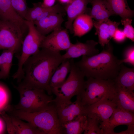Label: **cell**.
I'll use <instances>...</instances> for the list:
<instances>
[{
	"mask_svg": "<svg viewBox=\"0 0 134 134\" xmlns=\"http://www.w3.org/2000/svg\"><path fill=\"white\" fill-rule=\"evenodd\" d=\"M65 60L60 52L41 48L30 57L25 63L23 67V78L20 82L43 90L48 95H51L49 86L51 78Z\"/></svg>",
	"mask_w": 134,
	"mask_h": 134,
	"instance_id": "obj_1",
	"label": "cell"
},
{
	"mask_svg": "<svg viewBox=\"0 0 134 134\" xmlns=\"http://www.w3.org/2000/svg\"><path fill=\"white\" fill-rule=\"evenodd\" d=\"M105 46L100 53L91 56H82L75 63L87 78L114 80L118 75L121 64L119 60L114 54L110 43Z\"/></svg>",
	"mask_w": 134,
	"mask_h": 134,
	"instance_id": "obj_2",
	"label": "cell"
},
{
	"mask_svg": "<svg viewBox=\"0 0 134 134\" xmlns=\"http://www.w3.org/2000/svg\"><path fill=\"white\" fill-rule=\"evenodd\" d=\"M5 111L8 114L29 122L43 131L45 134H62L55 105L53 102L39 112L29 113L17 109L8 105Z\"/></svg>",
	"mask_w": 134,
	"mask_h": 134,
	"instance_id": "obj_3",
	"label": "cell"
},
{
	"mask_svg": "<svg viewBox=\"0 0 134 134\" xmlns=\"http://www.w3.org/2000/svg\"><path fill=\"white\" fill-rule=\"evenodd\" d=\"M70 59L71 67L68 77L61 86L51 89L52 94L56 96L54 99L55 103L70 101L73 97L81 95L85 90V76L76 65L73 59Z\"/></svg>",
	"mask_w": 134,
	"mask_h": 134,
	"instance_id": "obj_4",
	"label": "cell"
},
{
	"mask_svg": "<svg viewBox=\"0 0 134 134\" xmlns=\"http://www.w3.org/2000/svg\"><path fill=\"white\" fill-rule=\"evenodd\" d=\"M116 92L113 80L91 77L85 81V90L80 96L82 103L85 106L96 102L103 98L113 100Z\"/></svg>",
	"mask_w": 134,
	"mask_h": 134,
	"instance_id": "obj_5",
	"label": "cell"
},
{
	"mask_svg": "<svg viewBox=\"0 0 134 134\" xmlns=\"http://www.w3.org/2000/svg\"><path fill=\"white\" fill-rule=\"evenodd\" d=\"M25 21L28 31L22 43V52L18 61V68L15 72L18 76L22 74L24 65L28 59L40 50L46 36L37 31L33 22Z\"/></svg>",
	"mask_w": 134,
	"mask_h": 134,
	"instance_id": "obj_6",
	"label": "cell"
},
{
	"mask_svg": "<svg viewBox=\"0 0 134 134\" xmlns=\"http://www.w3.org/2000/svg\"><path fill=\"white\" fill-rule=\"evenodd\" d=\"M84 107L86 116L99 121L102 134H109V119L116 107L113 100L103 98L96 102Z\"/></svg>",
	"mask_w": 134,
	"mask_h": 134,
	"instance_id": "obj_7",
	"label": "cell"
},
{
	"mask_svg": "<svg viewBox=\"0 0 134 134\" xmlns=\"http://www.w3.org/2000/svg\"><path fill=\"white\" fill-rule=\"evenodd\" d=\"M24 35L15 24L0 20V49L12 50L16 53L22 46Z\"/></svg>",
	"mask_w": 134,
	"mask_h": 134,
	"instance_id": "obj_8",
	"label": "cell"
},
{
	"mask_svg": "<svg viewBox=\"0 0 134 134\" xmlns=\"http://www.w3.org/2000/svg\"><path fill=\"white\" fill-rule=\"evenodd\" d=\"M55 103L61 125L71 121L78 116L86 115L84 106L82 102L80 95L77 96L74 102L71 101Z\"/></svg>",
	"mask_w": 134,
	"mask_h": 134,
	"instance_id": "obj_9",
	"label": "cell"
},
{
	"mask_svg": "<svg viewBox=\"0 0 134 134\" xmlns=\"http://www.w3.org/2000/svg\"><path fill=\"white\" fill-rule=\"evenodd\" d=\"M1 114L5 122L9 134H45L43 131L32 124L23 121L19 118L7 114L4 111H2Z\"/></svg>",
	"mask_w": 134,
	"mask_h": 134,
	"instance_id": "obj_10",
	"label": "cell"
},
{
	"mask_svg": "<svg viewBox=\"0 0 134 134\" xmlns=\"http://www.w3.org/2000/svg\"><path fill=\"white\" fill-rule=\"evenodd\" d=\"M67 30L62 28L56 29L45 36L41 48L60 52L66 50L71 45Z\"/></svg>",
	"mask_w": 134,
	"mask_h": 134,
	"instance_id": "obj_11",
	"label": "cell"
},
{
	"mask_svg": "<svg viewBox=\"0 0 134 134\" xmlns=\"http://www.w3.org/2000/svg\"><path fill=\"white\" fill-rule=\"evenodd\" d=\"M14 87L19 92L20 95L24 96L33 102L46 108L54 101L52 96L49 95L44 90L19 83Z\"/></svg>",
	"mask_w": 134,
	"mask_h": 134,
	"instance_id": "obj_12",
	"label": "cell"
},
{
	"mask_svg": "<svg viewBox=\"0 0 134 134\" xmlns=\"http://www.w3.org/2000/svg\"><path fill=\"white\" fill-rule=\"evenodd\" d=\"M98 42L92 40H88L83 43L77 41L72 43L62 56L64 59L77 58L81 56H91L99 53L96 48Z\"/></svg>",
	"mask_w": 134,
	"mask_h": 134,
	"instance_id": "obj_13",
	"label": "cell"
},
{
	"mask_svg": "<svg viewBox=\"0 0 134 134\" xmlns=\"http://www.w3.org/2000/svg\"><path fill=\"white\" fill-rule=\"evenodd\" d=\"M93 26L96 32L95 34L98 37V42L104 48L110 43L116 30L118 28L120 23L113 21L109 19L102 21L93 20Z\"/></svg>",
	"mask_w": 134,
	"mask_h": 134,
	"instance_id": "obj_14",
	"label": "cell"
},
{
	"mask_svg": "<svg viewBox=\"0 0 134 134\" xmlns=\"http://www.w3.org/2000/svg\"><path fill=\"white\" fill-rule=\"evenodd\" d=\"M92 0H72L69 4L64 6L67 16L65 23L66 29L73 33L72 24L75 18L82 13H87L91 9L87 7L89 3Z\"/></svg>",
	"mask_w": 134,
	"mask_h": 134,
	"instance_id": "obj_15",
	"label": "cell"
},
{
	"mask_svg": "<svg viewBox=\"0 0 134 134\" xmlns=\"http://www.w3.org/2000/svg\"><path fill=\"white\" fill-rule=\"evenodd\" d=\"M0 19L15 24L24 34L27 29H28L25 20L21 17L12 8L11 0H0Z\"/></svg>",
	"mask_w": 134,
	"mask_h": 134,
	"instance_id": "obj_16",
	"label": "cell"
},
{
	"mask_svg": "<svg viewBox=\"0 0 134 134\" xmlns=\"http://www.w3.org/2000/svg\"><path fill=\"white\" fill-rule=\"evenodd\" d=\"M63 15L62 14H53L34 24L37 31L42 34L46 36L50 32L62 28V24L64 21Z\"/></svg>",
	"mask_w": 134,
	"mask_h": 134,
	"instance_id": "obj_17",
	"label": "cell"
},
{
	"mask_svg": "<svg viewBox=\"0 0 134 134\" xmlns=\"http://www.w3.org/2000/svg\"><path fill=\"white\" fill-rule=\"evenodd\" d=\"M115 86L116 94L113 100L116 107L134 113L133 91L123 87Z\"/></svg>",
	"mask_w": 134,
	"mask_h": 134,
	"instance_id": "obj_18",
	"label": "cell"
},
{
	"mask_svg": "<svg viewBox=\"0 0 134 134\" xmlns=\"http://www.w3.org/2000/svg\"><path fill=\"white\" fill-rule=\"evenodd\" d=\"M134 124V114L116 107L109 121V134H115L114 129L119 125Z\"/></svg>",
	"mask_w": 134,
	"mask_h": 134,
	"instance_id": "obj_19",
	"label": "cell"
},
{
	"mask_svg": "<svg viewBox=\"0 0 134 134\" xmlns=\"http://www.w3.org/2000/svg\"><path fill=\"white\" fill-rule=\"evenodd\" d=\"M92 19L89 14L86 13L77 16L72 24L74 36L80 37L89 32L93 26Z\"/></svg>",
	"mask_w": 134,
	"mask_h": 134,
	"instance_id": "obj_20",
	"label": "cell"
},
{
	"mask_svg": "<svg viewBox=\"0 0 134 134\" xmlns=\"http://www.w3.org/2000/svg\"><path fill=\"white\" fill-rule=\"evenodd\" d=\"M71 67L70 59L65 60L59 66L50 80L49 86L51 90L53 88L59 87L64 83L67 75L70 71Z\"/></svg>",
	"mask_w": 134,
	"mask_h": 134,
	"instance_id": "obj_21",
	"label": "cell"
},
{
	"mask_svg": "<svg viewBox=\"0 0 134 134\" xmlns=\"http://www.w3.org/2000/svg\"><path fill=\"white\" fill-rule=\"evenodd\" d=\"M113 80L116 86L134 91V68L127 67L121 64L118 74Z\"/></svg>",
	"mask_w": 134,
	"mask_h": 134,
	"instance_id": "obj_22",
	"label": "cell"
},
{
	"mask_svg": "<svg viewBox=\"0 0 134 134\" xmlns=\"http://www.w3.org/2000/svg\"><path fill=\"white\" fill-rule=\"evenodd\" d=\"M86 115L78 116L61 125L62 134H80L84 131L87 123Z\"/></svg>",
	"mask_w": 134,
	"mask_h": 134,
	"instance_id": "obj_23",
	"label": "cell"
},
{
	"mask_svg": "<svg viewBox=\"0 0 134 134\" xmlns=\"http://www.w3.org/2000/svg\"><path fill=\"white\" fill-rule=\"evenodd\" d=\"M114 14L120 16L122 19L131 18L134 11L130 8L127 0H106Z\"/></svg>",
	"mask_w": 134,
	"mask_h": 134,
	"instance_id": "obj_24",
	"label": "cell"
},
{
	"mask_svg": "<svg viewBox=\"0 0 134 134\" xmlns=\"http://www.w3.org/2000/svg\"><path fill=\"white\" fill-rule=\"evenodd\" d=\"M15 53L13 50L6 49L0 56V79L8 77Z\"/></svg>",
	"mask_w": 134,
	"mask_h": 134,
	"instance_id": "obj_25",
	"label": "cell"
},
{
	"mask_svg": "<svg viewBox=\"0 0 134 134\" xmlns=\"http://www.w3.org/2000/svg\"><path fill=\"white\" fill-rule=\"evenodd\" d=\"M66 13L64 6L58 3L51 7L45 8L35 20L34 23L54 13H60L64 14Z\"/></svg>",
	"mask_w": 134,
	"mask_h": 134,
	"instance_id": "obj_26",
	"label": "cell"
},
{
	"mask_svg": "<svg viewBox=\"0 0 134 134\" xmlns=\"http://www.w3.org/2000/svg\"><path fill=\"white\" fill-rule=\"evenodd\" d=\"M41 2L33 3V6L28 8L25 20L33 22L44 10L45 8L41 5Z\"/></svg>",
	"mask_w": 134,
	"mask_h": 134,
	"instance_id": "obj_27",
	"label": "cell"
},
{
	"mask_svg": "<svg viewBox=\"0 0 134 134\" xmlns=\"http://www.w3.org/2000/svg\"><path fill=\"white\" fill-rule=\"evenodd\" d=\"M87 117V123L84 134H102L99 121L95 118Z\"/></svg>",
	"mask_w": 134,
	"mask_h": 134,
	"instance_id": "obj_28",
	"label": "cell"
},
{
	"mask_svg": "<svg viewBox=\"0 0 134 134\" xmlns=\"http://www.w3.org/2000/svg\"><path fill=\"white\" fill-rule=\"evenodd\" d=\"M12 8L22 18L25 20L28 8L26 0H11Z\"/></svg>",
	"mask_w": 134,
	"mask_h": 134,
	"instance_id": "obj_29",
	"label": "cell"
},
{
	"mask_svg": "<svg viewBox=\"0 0 134 134\" xmlns=\"http://www.w3.org/2000/svg\"><path fill=\"white\" fill-rule=\"evenodd\" d=\"M132 20L129 18L122 19L121 21L122 24L124 26L123 31L126 38L134 42V29L132 25Z\"/></svg>",
	"mask_w": 134,
	"mask_h": 134,
	"instance_id": "obj_30",
	"label": "cell"
},
{
	"mask_svg": "<svg viewBox=\"0 0 134 134\" xmlns=\"http://www.w3.org/2000/svg\"><path fill=\"white\" fill-rule=\"evenodd\" d=\"M120 64L123 63H128L134 66V47L132 45L126 48L123 52V58L119 60Z\"/></svg>",
	"mask_w": 134,
	"mask_h": 134,
	"instance_id": "obj_31",
	"label": "cell"
},
{
	"mask_svg": "<svg viewBox=\"0 0 134 134\" xmlns=\"http://www.w3.org/2000/svg\"><path fill=\"white\" fill-rule=\"evenodd\" d=\"M114 15L107 2L106 5L93 18L97 21H102L109 19L110 16Z\"/></svg>",
	"mask_w": 134,
	"mask_h": 134,
	"instance_id": "obj_32",
	"label": "cell"
},
{
	"mask_svg": "<svg viewBox=\"0 0 134 134\" xmlns=\"http://www.w3.org/2000/svg\"><path fill=\"white\" fill-rule=\"evenodd\" d=\"M9 94L7 88L0 84V114L8 105Z\"/></svg>",
	"mask_w": 134,
	"mask_h": 134,
	"instance_id": "obj_33",
	"label": "cell"
},
{
	"mask_svg": "<svg viewBox=\"0 0 134 134\" xmlns=\"http://www.w3.org/2000/svg\"><path fill=\"white\" fill-rule=\"evenodd\" d=\"M90 3L92 5L89 15L93 19L107 4L106 0H92Z\"/></svg>",
	"mask_w": 134,
	"mask_h": 134,
	"instance_id": "obj_34",
	"label": "cell"
},
{
	"mask_svg": "<svg viewBox=\"0 0 134 134\" xmlns=\"http://www.w3.org/2000/svg\"><path fill=\"white\" fill-rule=\"evenodd\" d=\"M112 38L116 42L121 43L125 40L126 37L123 31L118 28L115 32Z\"/></svg>",
	"mask_w": 134,
	"mask_h": 134,
	"instance_id": "obj_35",
	"label": "cell"
},
{
	"mask_svg": "<svg viewBox=\"0 0 134 134\" xmlns=\"http://www.w3.org/2000/svg\"><path fill=\"white\" fill-rule=\"evenodd\" d=\"M57 0H43L41 5L43 7L47 8L53 6Z\"/></svg>",
	"mask_w": 134,
	"mask_h": 134,
	"instance_id": "obj_36",
	"label": "cell"
},
{
	"mask_svg": "<svg viewBox=\"0 0 134 134\" xmlns=\"http://www.w3.org/2000/svg\"><path fill=\"white\" fill-rule=\"evenodd\" d=\"M128 129L119 133H116V134H134V124L128 125Z\"/></svg>",
	"mask_w": 134,
	"mask_h": 134,
	"instance_id": "obj_37",
	"label": "cell"
},
{
	"mask_svg": "<svg viewBox=\"0 0 134 134\" xmlns=\"http://www.w3.org/2000/svg\"><path fill=\"white\" fill-rule=\"evenodd\" d=\"M59 3L62 5L65 6L70 3L72 0H57Z\"/></svg>",
	"mask_w": 134,
	"mask_h": 134,
	"instance_id": "obj_38",
	"label": "cell"
},
{
	"mask_svg": "<svg viewBox=\"0 0 134 134\" xmlns=\"http://www.w3.org/2000/svg\"><path fill=\"white\" fill-rule=\"evenodd\" d=\"M5 126L4 123L2 119L0 118V134H2L4 131Z\"/></svg>",
	"mask_w": 134,
	"mask_h": 134,
	"instance_id": "obj_39",
	"label": "cell"
},
{
	"mask_svg": "<svg viewBox=\"0 0 134 134\" xmlns=\"http://www.w3.org/2000/svg\"></svg>",
	"mask_w": 134,
	"mask_h": 134,
	"instance_id": "obj_40",
	"label": "cell"
}]
</instances>
